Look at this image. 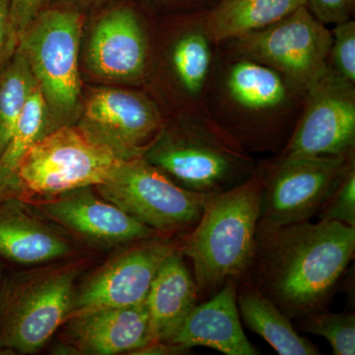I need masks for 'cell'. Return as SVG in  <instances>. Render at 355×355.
I'll return each mask as SVG.
<instances>
[{
  "mask_svg": "<svg viewBox=\"0 0 355 355\" xmlns=\"http://www.w3.org/2000/svg\"><path fill=\"white\" fill-rule=\"evenodd\" d=\"M93 1H101V0H93Z\"/></svg>",
  "mask_w": 355,
  "mask_h": 355,
  "instance_id": "cell-33",
  "label": "cell"
},
{
  "mask_svg": "<svg viewBox=\"0 0 355 355\" xmlns=\"http://www.w3.org/2000/svg\"><path fill=\"white\" fill-rule=\"evenodd\" d=\"M191 349L181 347V345H175L172 343H151L146 347H142L133 354L137 355H172L184 354L190 352Z\"/></svg>",
  "mask_w": 355,
  "mask_h": 355,
  "instance_id": "cell-31",
  "label": "cell"
},
{
  "mask_svg": "<svg viewBox=\"0 0 355 355\" xmlns=\"http://www.w3.org/2000/svg\"><path fill=\"white\" fill-rule=\"evenodd\" d=\"M320 220L336 221L355 227V169L354 164L327 198L320 209Z\"/></svg>",
  "mask_w": 355,
  "mask_h": 355,
  "instance_id": "cell-26",
  "label": "cell"
},
{
  "mask_svg": "<svg viewBox=\"0 0 355 355\" xmlns=\"http://www.w3.org/2000/svg\"><path fill=\"white\" fill-rule=\"evenodd\" d=\"M330 57L335 72L350 83L355 81V23L345 20L334 30Z\"/></svg>",
  "mask_w": 355,
  "mask_h": 355,
  "instance_id": "cell-27",
  "label": "cell"
},
{
  "mask_svg": "<svg viewBox=\"0 0 355 355\" xmlns=\"http://www.w3.org/2000/svg\"><path fill=\"white\" fill-rule=\"evenodd\" d=\"M9 7L10 0H0V69L6 58L17 46L11 29Z\"/></svg>",
  "mask_w": 355,
  "mask_h": 355,
  "instance_id": "cell-30",
  "label": "cell"
},
{
  "mask_svg": "<svg viewBox=\"0 0 355 355\" xmlns=\"http://www.w3.org/2000/svg\"><path fill=\"white\" fill-rule=\"evenodd\" d=\"M94 188L128 216L164 235L189 232L200 220L209 197L178 186L142 155L121 160Z\"/></svg>",
  "mask_w": 355,
  "mask_h": 355,
  "instance_id": "cell-5",
  "label": "cell"
},
{
  "mask_svg": "<svg viewBox=\"0 0 355 355\" xmlns=\"http://www.w3.org/2000/svg\"><path fill=\"white\" fill-rule=\"evenodd\" d=\"M352 156L279 161L268 177L263 176L261 223L279 226L310 221L354 164Z\"/></svg>",
  "mask_w": 355,
  "mask_h": 355,
  "instance_id": "cell-8",
  "label": "cell"
},
{
  "mask_svg": "<svg viewBox=\"0 0 355 355\" xmlns=\"http://www.w3.org/2000/svg\"><path fill=\"white\" fill-rule=\"evenodd\" d=\"M172 62L180 81L190 93L200 92L205 83L210 65L207 39L200 33H191L178 41Z\"/></svg>",
  "mask_w": 355,
  "mask_h": 355,
  "instance_id": "cell-24",
  "label": "cell"
},
{
  "mask_svg": "<svg viewBox=\"0 0 355 355\" xmlns=\"http://www.w3.org/2000/svg\"><path fill=\"white\" fill-rule=\"evenodd\" d=\"M88 261L62 259L6 275L0 296V354H34L69 319Z\"/></svg>",
  "mask_w": 355,
  "mask_h": 355,
  "instance_id": "cell-3",
  "label": "cell"
},
{
  "mask_svg": "<svg viewBox=\"0 0 355 355\" xmlns=\"http://www.w3.org/2000/svg\"><path fill=\"white\" fill-rule=\"evenodd\" d=\"M6 273H4V266L2 265L1 259H0V296H1L2 288H3L4 279H6Z\"/></svg>",
  "mask_w": 355,
  "mask_h": 355,
  "instance_id": "cell-32",
  "label": "cell"
},
{
  "mask_svg": "<svg viewBox=\"0 0 355 355\" xmlns=\"http://www.w3.org/2000/svg\"><path fill=\"white\" fill-rule=\"evenodd\" d=\"M184 190L211 196L238 186L241 158L200 135H163L142 154Z\"/></svg>",
  "mask_w": 355,
  "mask_h": 355,
  "instance_id": "cell-11",
  "label": "cell"
},
{
  "mask_svg": "<svg viewBox=\"0 0 355 355\" xmlns=\"http://www.w3.org/2000/svg\"><path fill=\"white\" fill-rule=\"evenodd\" d=\"M308 91L305 113L279 161L352 154L355 94L352 83L327 69Z\"/></svg>",
  "mask_w": 355,
  "mask_h": 355,
  "instance_id": "cell-10",
  "label": "cell"
},
{
  "mask_svg": "<svg viewBox=\"0 0 355 355\" xmlns=\"http://www.w3.org/2000/svg\"><path fill=\"white\" fill-rule=\"evenodd\" d=\"M180 242L181 237L158 234L128 244L78 282L69 319L92 311L146 302L159 268Z\"/></svg>",
  "mask_w": 355,
  "mask_h": 355,
  "instance_id": "cell-7",
  "label": "cell"
},
{
  "mask_svg": "<svg viewBox=\"0 0 355 355\" xmlns=\"http://www.w3.org/2000/svg\"><path fill=\"white\" fill-rule=\"evenodd\" d=\"M355 253V227L336 221H259L248 282L291 320L326 310Z\"/></svg>",
  "mask_w": 355,
  "mask_h": 355,
  "instance_id": "cell-1",
  "label": "cell"
},
{
  "mask_svg": "<svg viewBox=\"0 0 355 355\" xmlns=\"http://www.w3.org/2000/svg\"><path fill=\"white\" fill-rule=\"evenodd\" d=\"M250 58L286 74L308 89L328 69L333 36L324 23L302 6L270 27L238 38Z\"/></svg>",
  "mask_w": 355,
  "mask_h": 355,
  "instance_id": "cell-9",
  "label": "cell"
},
{
  "mask_svg": "<svg viewBox=\"0 0 355 355\" xmlns=\"http://www.w3.org/2000/svg\"><path fill=\"white\" fill-rule=\"evenodd\" d=\"M354 0H307V8L322 23H338L349 19Z\"/></svg>",
  "mask_w": 355,
  "mask_h": 355,
  "instance_id": "cell-29",
  "label": "cell"
},
{
  "mask_svg": "<svg viewBox=\"0 0 355 355\" xmlns=\"http://www.w3.org/2000/svg\"><path fill=\"white\" fill-rule=\"evenodd\" d=\"M71 241L35 216L24 200H0V259L38 266L73 254Z\"/></svg>",
  "mask_w": 355,
  "mask_h": 355,
  "instance_id": "cell-17",
  "label": "cell"
},
{
  "mask_svg": "<svg viewBox=\"0 0 355 355\" xmlns=\"http://www.w3.org/2000/svg\"><path fill=\"white\" fill-rule=\"evenodd\" d=\"M229 92L236 102L248 109L272 108L286 99V86L270 67L243 60L231 69Z\"/></svg>",
  "mask_w": 355,
  "mask_h": 355,
  "instance_id": "cell-22",
  "label": "cell"
},
{
  "mask_svg": "<svg viewBox=\"0 0 355 355\" xmlns=\"http://www.w3.org/2000/svg\"><path fill=\"white\" fill-rule=\"evenodd\" d=\"M263 177L209 196L202 216L181 237L179 250L193 266L200 295L229 280L246 282L256 253Z\"/></svg>",
  "mask_w": 355,
  "mask_h": 355,
  "instance_id": "cell-2",
  "label": "cell"
},
{
  "mask_svg": "<svg viewBox=\"0 0 355 355\" xmlns=\"http://www.w3.org/2000/svg\"><path fill=\"white\" fill-rule=\"evenodd\" d=\"M158 127L153 105L128 91H97L84 110V130L123 159L141 156Z\"/></svg>",
  "mask_w": 355,
  "mask_h": 355,
  "instance_id": "cell-13",
  "label": "cell"
},
{
  "mask_svg": "<svg viewBox=\"0 0 355 355\" xmlns=\"http://www.w3.org/2000/svg\"><path fill=\"white\" fill-rule=\"evenodd\" d=\"M237 306L243 322L280 355L321 354L316 345L299 336L291 320L251 282L237 284Z\"/></svg>",
  "mask_w": 355,
  "mask_h": 355,
  "instance_id": "cell-19",
  "label": "cell"
},
{
  "mask_svg": "<svg viewBox=\"0 0 355 355\" xmlns=\"http://www.w3.org/2000/svg\"><path fill=\"white\" fill-rule=\"evenodd\" d=\"M81 18L73 11L50 10L33 21L19 46L46 105L62 116L76 109L80 93L78 50Z\"/></svg>",
  "mask_w": 355,
  "mask_h": 355,
  "instance_id": "cell-6",
  "label": "cell"
},
{
  "mask_svg": "<svg viewBox=\"0 0 355 355\" xmlns=\"http://www.w3.org/2000/svg\"><path fill=\"white\" fill-rule=\"evenodd\" d=\"M123 158L86 132L64 125L51 130L26 154L18 172L21 200L51 197L106 181Z\"/></svg>",
  "mask_w": 355,
  "mask_h": 355,
  "instance_id": "cell-4",
  "label": "cell"
},
{
  "mask_svg": "<svg viewBox=\"0 0 355 355\" xmlns=\"http://www.w3.org/2000/svg\"><path fill=\"white\" fill-rule=\"evenodd\" d=\"M200 292L179 248L159 268L146 300L151 343H171Z\"/></svg>",
  "mask_w": 355,
  "mask_h": 355,
  "instance_id": "cell-18",
  "label": "cell"
},
{
  "mask_svg": "<svg viewBox=\"0 0 355 355\" xmlns=\"http://www.w3.org/2000/svg\"><path fill=\"white\" fill-rule=\"evenodd\" d=\"M88 62L91 69L104 78L133 80L142 76L146 43L132 9H116L98 22L89 44Z\"/></svg>",
  "mask_w": 355,
  "mask_h": 355,
  "instance_id": "cell-16",
  "label": "cell"
},
{
  "mask_svg": "<svg viewBox=\"0 0 355 355\" xmlns=\"http://www.w3.org/2000/svg\"><path fill=\"white\" fill-rule=\"evenodd\" d=\"M62 328L69 354H133L151 342L146 302L78 315Z\"/></svg>",
  "mask_w": 355,
  "mask_h": 355,
  "instance_id": "cell-14",
  "label": "cell"
},
{
  "mask_svg": "<svg viewBox=\"0 0 355 355\" xmlns=\"http://www.w3.org/2000/svg\"><path fill=\"white\" fill-rule=\"evenodd\" d=\"M26 202L50 220L97 246H128L159 234L103 198L94 187Z\"/></svg>",
  "mask_w": 355,
  "mask_h": 355,
  "instance_id": "cell-12",
  "label": "cell"
},
{
  "mask_svg": "<svg viewBox=\"0 0 355 355\" xmlns=\"http://www.w3.org/2000/svg\"><path fill=\"white\" fill-rule=\"evenodd\" d=\"M38 86L25 53L18 48L10 64L0 74V154Z\"/></svg>",
  "mask_w": 355,
  "mask_h": 355,
  "instance_id": "cell-23",
  "label": "cell"
},
{
  "mask_svg": "<svg viewBox=\"0 0 355 355\" xmlns=\"http://www.w3.org/2000/svg\"><path fill=\"white\" fill-rule=\"evenodd\" d=\"M307 0H227L210 15L207 30L216 41L238 39L291 15Z\"/></svg>",
  "mask_w": 355,
  "mask_h": 355,
  "instance_id": "cell-20",
  "label": "cell"
},
{
  "mask_svg": "<svg viewBox=\"0 0 355 355\" xmlns=\"http://www.w3.org/2000/svg\"><path fill=\"white\" fill-rule=\"evenodd\" d=\"M238 282L229 280L205 302L195 306L171 340L186 349L205 347L226 355H257L237 306Z\"/></svg>",
  "mask_w": 355,
  "mask_h": 355,
  "instance_id": "cell-15",
  "label": "cell"
},
{
  "mask_svg": "<svg viewBox=\"0 0 355 355\" xmlns=\"http://www.w3.org/2000/svg\"><path fill=\"white\" fill-rule=\"evenodd\" d=\"M46 105L39 86L26 104L12 135L0 154V200L20 198L18 172L26 154L46 133Z\"/></svg>",
  "mask_w": 355,
  "mask_h": 355,
  "instance_id": "cell-21",
  "label": "cell"
},
{
  "mask_svg": "<svg viewBox=\"0 0 355 355\" xmlns=\"http://www.w3.org/2000/svg\"><path fill=\"white\" fill-rule=\"evenodd\" d=\"M44 2L46 0H10L11 29L17 44L33 21L41 13Z\"/></svg>",
  "mask_w": 355,
  "mask_h": 355,
  "instance_id": "cell-28",
  "label": "cell"
},
{
  "mask_svg": "<svg viewBox=\"0 0 355 355\" xmlns=\"http://www.w3.org/2000/svg\"><path fill=\"white\" fill-rule=\"evenodd\" d=\"M300 331L323 336L336 355L355 354L354 312L334 313L327 310L310 313L300 318Z\"/></svg>",
  "mask_w": 355,
  "mask_h": 355,
  "instance_id": "cell-25",
  "label": "cell"
}]
</instances>
